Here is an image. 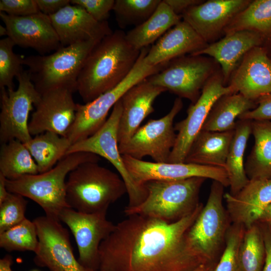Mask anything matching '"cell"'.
I'll return each mask as SVG.
<instances>
[{"label": "cell", "mask_w": 271, "mask_h": 271, "mask_svg": "<svg viewBox=\"0 0 271 271\" xmlns=\"http://www.w3.org/2000/svg\"><path fill=\"white\" fill-rule=\"evenodd\" d=\"M203 205L173 222L127 216L101 243L98 269L190 271L202 264L187 248L186 235Z\"/></svg>", "instance_id": "cell-1"}, {"label": "cell", "mask_w": 271, "mask_h": 271, "mask_svg": "<svg viewBox=\"0 0 271 271\" xmlns=\"http://www.w3.org/2000/svg\"><path fill=\"white\" fill-rule=\"evenodd\" d=\"M141 51L132 47L120 30L99 42L87 57L77 81V91L84 103L121 82L133 68Z\"/></svg>", "instance_id": "cell-2"}, {"label": "cell", "mask_w": 271, "mask_h": 271, "mask_svg": "<svg viewBox=\"0 0 271 271\" xmlns=\"http://www.w3.org/2000/svg\"><path fill=\"white\" fill-rule=\"evenodd\" d=\"M95 154L77 152L66 155L50 170L26 175L15 180L6 179L9 192L17 193L35 202L45 215L59 220L61 212L69 207L66 201V178L77 166L88 162H98Z\"/></svg>", "instance_id": "cell-3"}, {"label": "cell", "mask_w": 271, "mask_h": 271, "mask_svg": "<svg viewBox=\"0 0 271 271\" xmlns=\"http://www.w3.org/2000/svg\"><path fill=\"white\" fill-rule=\"evenodd\" d=\"M127 190L121 177L98 162H88L77 166L66 180V201L77 211L91 213L107 211Z\"/></svg>", "instance_id": "cell-4"}, {"label": "cell", "mask_w": 271, "mask_h": 271, "mask_svg": "<svg viewBox=\"0 0 271 271\" xmlns=\"http://www.w3.org/2000/svg\"><path fill=\"white\" fill-rule=\"evenodd\" d=\"M206 179L194 177L180 180H151L144 183L145 200L133 207H125L127 216L139 215L168 222L177 221L200 204L199 193Z\"/></svg>", "instance_id": "cell-5"}, {"label": "cell", "mask_w": 271, "mask_h": 271, "mask_svg": "<svg viewBox=\"0 0 271 271\" xmlns=\"http://www.w3.org/2000/svg\"><path fill=\"white\" fill-rule=\"evenodd\" d=\"M224 186L213 181L207 202L186 235L187 248L201 264L216 263L231 224L223 203Z\"/></svg>", "instance_id": "cell-6"}, {"label": "cell", "mask_w": 271, "mask_h": 271, "mask_svg": "<svg viewBox=\"0 0 271 271\" xmlns=\"http://www.w3.org/2000/svg\"><path fill=\"white\" fill-rule=\"evenodd\" d=\"M98 42L87 41L62 46L50 55L29 56L23 58V65L28 67L29 77L40 94L59 87L76 91L84 62Z\"/></svg>", "instance_id": "cell-7"}, {"label": "cell", "mask_w": 271, "mask_h": 271, "mask_svg": "<svg viewBox=\"0 0 271 271\" xmlns=\"http://www.w3.org/2000/svg\"><path fill=\"white\" fill-rule=\"evenodd\" d=\"M149 47L142 49L133 68L118 85L93 101L77 103L74 121L66 137L72 145L93 135L105 123L111 107L130 88L161 70L167 64L151 66L145 61Z\"/></svg>", "instance_id": "cell-8"}, {"label": "cell", "mask_w": 271, "mask_h": 271, "mask_svg": "<svg viewBox=\"0 0 271 271\" xmlns=\"http://www.w3.org/2000/svg\"><path fill=\"white\" fill-rule=\"evenodd\" d=\"M121 112L120 99L113 107L110 115L102 127L93 135L72 144L66 155L77 152L89 153L108 160L125 183L129 200L126 207L130 208L143 202L147 197V191L144 184H138L131 177L119 151L117 131Z\"/></svg>", "instance_id": "cell-9"}, {"label": "cell", "mask_w": 271, "mask_h": 271, "mask_svg": "<svg viewBox=\"0 0 271 271\" xmlns=\"http://www.w3.org/2000/svg\"><path fill=\"white\" fill-rule=\"evenodd\" d=\"M220 69L219 64L211 57L189 54L172 60L147 79L194 103L206 82Z\"/></svg>", "instance_id": "cell-10"}, {"label": "cell", "mask_w": 271, "mask_h": 271, "mask_svg": "<svg viewBox=\"0 0 271 271\" xmlns=\"http://www.w3.org/2000/svg\"><path fill=\"white\" fill-rule=\"evenodd\" d=\"M16 90L1 88L0 142L17 140L26 144L32 137L29 129V116L41 94L31 81L27 70L17 77Z\"/></svg>", "instance_id": "cell-11"}, {"label": "cell", "mask_w": 271, "mask_h": 271, "mask_svg": "<svg viewBox=\"0 0 271 271\" xmlns=\"http://www.w3.org/2000/svg\"><path fill=\"white\" fill-rule=\"evenodd\" d=\"M183 106L182 99L176 98L167 114L159 119L149 120L127 142L118 145L120 154L139 160L149 156L155 162L168 163L176 139L174 120Z\"/></svg>", "instance_id": "cell-12"}, {"label": "cell", "mask_w": 271, "mask_h": 271, "mask_svg": "<svg viewBox=\"0 0 271 271\" xmlns=\"http://www.w3.org/2000/svg\"><path fill=\"white\" fill-rule=\"evenodd\" d=\"M231 93H237L232 86L225 84L220 69L206 82L197 100L189 106L186 117L175 124L176 139L168 163L184 162L193 142L202 129L215 102L222 96Z\"/></svg>", "instance_id": "cell-13"}, {"label": "cell", "mask_w": 271, "mask_h": 271, "mask_svg": "<svg viewBox=\"0 0 271 271\" xmlns=\"http://www.w3.org/2000/svg\"><path fill=\"white\" fill-rule=\"evenodd\" d=\"M33 221L39 241L34 259L37 265L50 271H96L84 266L76 259L69 232L60 220L45 215Z\"/></svg>", "instance_id": "cell-14"}, {"label": "cell", "mask_w": 271, "mask_h": 271, "mask_svg": "<svg viewBox=\"0 0 271 271\" xmlns=\"http://www.w3.org/2000/svg\"><path fill=\"white\" fill-rule=\"evenodd\" d=\"M107 211L87 213L70 207L61 213L59 220L70 229L77 246L78 261L84 266L99 269L101 243L113 231L115 224L107 219Z\"/></svg>", "instance_id": "cell-15"}, {"label": "cell", "mask_w": 271, "mask_h": 271, "mask_svg": "<svg viewBox=\"0 0 271 271\" xmlns=\"http://www.w3.org/2000/svg\"><path fill=\"white\" fill-rule=\"evenodd\" d=\"M75 91L68 88L52 89L41 94L29 123L31 135L50 131L66 137L76 116Z\"/></svg>", "instance_id": "cell-16"}, {"label": "cell", "mask_w": 271, "mask_h": 271, "mask_svg": "<svg viewBox=\"0 0 271 271\" xmlns=\"http://www.w3.org/2000/svg\"><path fill=\"white\" fill-rule=\"evenodd\" d=\"M122 156L128 172L140 185L151 180H180L201 177L217 181L225 187L229 186L225 168L186 163L152 162L128 156Z\"/></svg>", "instance_id": "cell-17"}, {"label": "cell", "mask_w": 271, "mask_h": 271, "mask_svg": "<svg viewBox=\"0 0 271 271\" xmlns=\"http://www.w3.org/2000/svg\"><path fill=\"white\" fill-rule=\"evenodd\" d=\"M251 0H209L193 6L182 15L187 23L207 43L216 41L233 19Z\"/></svg>", "instance_id": "cell-18"}, {"label": "cell", "mask_w": 271, "mask_h": 271, "mask_svg": "<svg viewBox=\"0 0 271 271\" xmlns=\"http://www.w3.org/2000/svg\"><path fill=\"white\" fill-rule=\"evenodd\" d=\"M10 37L16 45L31 48L44 55L62 47L50 17L41 12L18 17L0 12Z\"/></svg>", "instance_id": "cell-19"}, {"label": "cell", "mask_w": 271, "mask_h": 271, "mask_svg": "<svg viewBox=\"0 0 271 271\" xmlns=\"http://www.w3.org/2000/svg\"><path fill=\"white\" fill-rule=\"evenodd\" d=\"M49 17L63 47L91 40L99 42L113 33L107 21H96L79 6L70 4Z\"/></svg>", "instance_id": "cell-20"}, {"label": "cell", "mask_w": 271, "mask_h": 271, "mask_svg": "<svg viewBox=\"0 0 271 271\" xmlns=\"http://www.w3.org/2000/svg\"><path fill=\"white\" fill-rule=\"evenodd\" d=\"M228 85L255 102L271 93V60L262 46L253 48L244 56Z\"/></svg>", "instance_id": "cell-21"}, {"label": "cell", "mask_w": 271, "mask_h": 271, "mask_svg": "<svg viewBox=\"0 0 271 271\" xmlns=\"http://www.w3.org/2000/svg\"><path fill=\"white\" fill-rule=\"evenodd\" d=\"M166 91L146 79L123 94L120 98L122 112L117 131L118 145L127 142L138 130L143 120L154 111L153 103L156 98Z\"/></svg>", "instance_id": "cell-22"}, {"label": "cell", "mask_w": 271, "mask_h": 271, "mask_svg": "<svg viewBox=\"0 0 271 271\" xmlns=\"http://www.w3.org/2000/svg\"><path fill=\"white\" fill-rule=\"evenodd\" d=\"M224 199L231 223L247 228L258 221L271 203V179L249 180L237 194L224 193Z\"/></svg>", "instance_id": "cell-23"}, {"label": "cell", "mask_w": 271, "mask_h": 271, "mask_svg": "<svg viewBox=\"0 0 271 271\" xmlns=\"http://www.w3.org/2000/svg\"><path fill=\"white\" fill-rule=\"evenodd\" d=\"M264 39L258 34L241 31L225 35L192 55H207L219 65L226 85L244 56L254 47L262 46Z\"/></svg>", "instance_id": "cell-24"}, {"label": "cell", "mask_w": 271, "mask_h": 271, "mask_svg": "<svg viewBox=\"0 0 271 271\" xmlns=\"http://www.w3.org/2000/svg\"><path fill=\"white\" fill-rule=\"evenodd\" d=\"M208 44L183 20L169 30L149 48L145 61L151 66L166 64L187 54H192L200 51Z\"/></svg>", "instance_id": "cell-25"}, {"label": "cell", "mask_w": 271, "mask_h": 271, "mask_svg": "<svg viewBox=\"0 0 271 271\" xmlns=\"http://www.w3.org/2000/svg\"><path fill=\"white\" fill-rule=\"evenodd\" d=\"M234 129L201 130L193 142L184 163L225 168Z\"/></svg>", "instance_id": "cell-26"}, {"label": "cell", "mask_w": 271, "mask_h": 271, "mask_svg": "<svg viewBox=\"0 0 271 271\" xmlns=\"http://www.w3.org/2000/svg\"><path fill=\"white\" fill-rule=\"evenodd\" d=\"M181 15L175 14L162 1L147 20L125 34L126 39L135 49L141 50L160 38L181 21Z\"/></svg>", "instance_id": "cell-27"}, {"label": "cell", "mask_w": 271, "mask_h": 271, "mask_svg": "<svg viewBox=\"0 0 271 271\" xmlns=\"http://www.w3.org/2000/svg\"><path fill=\"white\" fill-rule=\"evenodd\" d=\"M257 105L239 93L220 97L211 108L201 130L224 131L234 129L236 118Z\"/></svg>", "instance_id": "cell-28"}, {"label": "cell", "mask_w": 271, "mask_h": 271, "mask_svg": "<svg viewBox=\"0 0 271 271\" xmlns=\"http://www.w3.org/2000/svg\"><path fill=\"white\" fill-rule=\"evenodd\" d=\"M254 144L244 165L249 180L271 179V121L251 120Z\"/></svg>", "instance_id": "cell-29"}, {"label": "cell", "mask_w": 271, "mask_h": 271, "mask_svg": "<svg viewBox=\"0 0 271 271\" xmlns=\"http://www.w3.org/2000/svg\"><path fill=\"white\" fill-rule=\"evenodd\" d=\"M251 120L236 121L234 135L227 155L225 169L229 182L230 193L237 194L249 182L244 167V156L251 133Z\"/></svg>", "instance_id": "cell-30"}, {"label": "cell", "mask_w": 271, "mask_h": 271, "mask_svg": "<svg viewBox=\"0 0 271 271\" xmlns=\"http://www.w3.org/2000/svg\"><path fill=\"white\" fill-rule=\"evenodd\" d=\"M25 144L36 163L39 173L53 168L72 145L67 137L50 131L35 136Z\"/></svg>", "instance_id": "cell-31"}, {"label": "cell", "mask_w": 271, "mask_h": 271, "mask_svg": "<svg viewBox=\"0 0 271 271\" xmlns=\"http://www.w3.org/2000/svg\"><path fill=\"white\" fill-rule=\"evenodd\" d=\"M241 31L255 32L265 42L271 39V0H251L226 27L223 35Z\"/></svg>", "instance_id": "cell-32"}, {"label": "cell", "mask_w": 271, "mask_h": 271, "mask_svg": "<svg viewBox=\"0 0 271 271\" xmlns=\"http://www.w3.org/2000/svg\"><path fill=\"white\" fill-rule=\"evenodd\" d=\"M1 145L0 173L7 179L39 174L36 163L24 143L14 140Z\"/></svg>", "instance_id": "cell-33"}, {"label": "cell", "mask_w": 271, "mask_h": 271, "mask_svg": "<svg viewBox=\"0 0 271 271\" xmlns=\"http://www.w3.org/2000/svg\"><path fill=\"white\" fill-rule=\"evenodd\" d=\"M265 255L262 230L256 222L245 230L238 251L239 270L261 271Z\"/></svg>", "instance_id": "cell-34"}, {"label": "cell", "mask_w": 271, "mask_h": 271, "mask_svg": "<svg viewBox=\"0 0 271 271\" xmlns=\"http://www.w3.org/2000/svg\"><path fill=\"white\" fill-rule=\"evenodd\" d=\"M38 238L35 223L27 218L0 233V247L7 251L36 252Z\"/></svg>", "instance_id": "cell-35"}, {"label": "cell", "mask_w": 271, "mask_h": 271, "mask_svg": "<svg viewBox=\"0 0 271 271\" xmlns=\"http://www.w3.org/2000/svg\"><path fill=\"white\" fill-rule=\"evenodd\" d=\"M160 0H116L113 8L119 24H142L156 11Z\"/></svg>", "instance_id": "cell-36"}, {"label": "cell", "mask_w": 271, "mask_h": 271, "mask_svg": "<svg viewBox=\"0 0 271 271\" xmlns=\"http://www.w3.org/2000/svg\"><path fill=\"white\" fill-rule=\"evenodd\" d=\"M16 45L9 37L0 40V88L14 89L13 79L23 71V59L13 52Z\"/></svg>", "instance_id": "cell-37"}, {"label": "cell", "mask_w": 271, "mask_h": 271, "mask_svg": "<svg viewBox=\"0 0 271 271\" xmlns=\"http://www.w3.org/2000/svg\"><path fill=\"white\" fill-rule=\"evenodd\" d=\"M245 228L231 223L226 236L224 248L213 271H239L238 251Z\"/></svg>", "instance_id": "cell-38"}, {"label": "cell", "mask_w": 271, "mask_h": 271, "mask_svg": "<svg viewBox=\"0 0 271 271\" xmlns=\"http://www.w3.org/2000/svg\"><path fill=\"white\" fill-rule=\"evenodd\" d=\"M23 196L10 192L0 204V233L18 224L25 219L27 201Z\"/></svg>", "instance_id": "cell-39"}, {"label": "cell", "mask_w": 271, "mask_h": 271, "mask_svg": "<svg viewBox=\"0 0 271 271\" xmlns=\"http://www.w3.org/2000/svg\"><path fill=\"white\" fill-rule=\"evenodd\" d=\"M73 5L79 6L96 21L102 22L107 21L109 12L113 10L114 0H71Z\"/></svg>", "instance_id": "cell-40"}, {"label": "cell", "mask_w": 271, "mask_h": 271, "mask_svg": "<svg viewBox=\"0 0 271 271\" xmlns=\"http://www.w3.org/2000/svg\"><path fill=\"white\" fill-rule=\"evenodd\" d=\"M0 12L24 17L40 12L35 0H1Z\"/></svg>", "instance_id": "cell-41"}, {"label": "cell", "mask_w": 271, "mask_h": 271, "mask_svg": "<svg viewBox=\"0 0 271 271\" xmlns=\"http://www.w3.org/2000/svg\"><path fill=\"white\" fill-rule=\"evenodd\" d=\"M256 103L255 108L245 112L238 119L271 121V93L260 98L256 101Z\"/></svg>", "instance_id": "cell-42"}, {"label": "cell", "mask_w": 271, "mask_h": 271, "mask_svg": "<svg viewBox=\"0 0 271 271\" xmlns=\"http://www.w3.org/2000/svg\"><path fill=\"white\" fill-rule=\"evenodd\" d=\"M40 12L49 16L70 5V0H35Z\"/></svg>", "instance_id": "cell-43"}, {"label": "cell", "mask_w": 271, "mask_h": 271, "mask_svg": "<svg viewBox=\"0 0 271 271\" xmlns=\"http://www.w3.org/2000/svg\"><path fill=\"white\" fill-rule=\"evenodd\" d=\"M257 223L262 230L266 252L264 264L261 271H271V227L264 224Z\"/></svg>", "instance_id": "cell-44"}, {"label": "cell", "mask_w": 271, "mask_h": 271, "mask_svg": "<svg viewBox=\"0 0 271 271\" xmlns=\"http://www.w3.org/2000/svg\"><path fill=\"white\" fill-rule=\"evenodd\" d=\"M163 1L175 14L179 15H181L189 8L204 2L201 0H164Z\"/></svg>", "instance_id": "cell-45"}, {"label": "cell", "mask_w": 271, "mask_h": 271, "mask_svg": "<svg viewBox=\"0 0 271 271\" xmlns=\"http://www.w3.org/2000/svg\"><path fill=\"white\" fill-rule=\"evenodd\" d=\"M257 222L264 224L271 227V203L264 209Z\"/></svg>", "instance_id": "cell-46"}, {"label": "cell", "mask_w": 271, "mask_h": 271, "mask_svg": "<svg viewBox=\"0 0 271 271\" xmlns=\"http://www.w3.org/2000/svg\"><path fill=\"white\" fill-rule=\"evenodd\" d=\"M6 178L0 173V204H1L8 196L10 192L6 186Z\"/></svg>", "instance_id": "cell-47"}, {"label": "cell", "mask_w": 271, "mask_h": 271, "mask_svg": "<svg viewBox=\"0 0 271 271\" xmlns=\"http://www.w3.org/2000/svg\"><path fill=\"white\" fill-rule=\"evenodd\" d=\"M13 263L12 257L7 254L0 259V271H13L12 265Z\"/></svg>", "instance_id": "cell-48"}, {"label": "cell", "mask_w": 271, "mask_h": 271, "mask_svg": "<svg viewBox=\"0 0 271 271\" xmlns=\"http://www.w3.org/2000/svg\"><path fill=\"white\" fill-rule=\"evenodd\" d=\"M217 262L202 264L190 271H213Z\"/></svg>", "instance_id": "cell-49"}, {"label": "cell", "mask_w": 271, "mask_h": 271, "mask_svg": "<svg viewBox=\"0 0 271 271\" xmlns=\"http://www.w3.org/2000/svg\"><path fill=\"white\" fill-rule=\"evenodd\" d=\"M262 46L264 48L267 56L271 60V39L265 42Z\"/></svg>", "instance_id": "cell-50"}, {"label": "cell", "mask_w": 271, "mask_h": 271, "mask_svg": "<svg viewBox=\"0 0 271 271\" xmlns=\"http://www.w3.org/2000/svg\"><path fill=\"white\" fill-rule=\"evenodd\" d=\"M0 36H7L8 37V30L6 26L0 25Z\"/></svg>", "instance_id": "cell-51"}, {"label": "cell", "mask_w": 271, "mask_h": 271, "mask_svg": "<svg viewBox=\"0 0 271 271\" xmlns=\"http://www.w3.org/2000/svg\"><path fill=\"white\" fill-rule=\"evenodd\" d=\"M96 271H107V270H101V269H98Z\"/></svg>", "instance_id": "cell-52"}, {"label": "cell", "mask_w": 271, "mask_h": 271, "mask_svg": "<svg viewBox=\"0 0 271 271\" xmlns=\"http://www.w3.org/2000/svg\"><path fill=\"white\" fill-rule=\"evenodd\" d=\"M32 271H38V270H32Z\"/></svg>", "instance_id": "cell-53"}]
</instances>
